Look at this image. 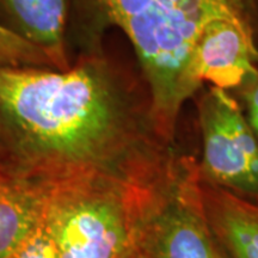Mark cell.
Masks as SVG:
<instances>
[{"label":"cell","instance_id":"1","mask_svg":"<svg viewBox=\"0 0 258 258\" xmlns=\"http://www.w3.org/2000/svg\"><path fill=\"white\" fill-rule=\"evenodd\" d=\"M146 83L101 50L70 69L0 67V167L42 182L134 172L172 156Z\"/></svg>","mask_w":258,"mask_h":258},{"label":"cell","instance_id":"13","mask_svg":"<svg viewBox=\"0 0 258 258\" xmlns=\"http://www.w3.org/2000/svg\"><path fill=\"white\" fill-rule=\"evenodd\" d=\"M129 258H135V257H134V254H133V256H132V257H129Z\"/></svg>","mask_w":258,"mask_h":258},{"label":"cell","instance_id":"11","mask_svg":"<svg viewBox=\"0 0 258 258\" xmlns=\"http://www.w3.org/2000/svg\"><path fill=\"white\" fill-rule=\"evenodd\" d=\"M10 258H59L43 220Z\"/></svg>","mask_w":258,"mask_h":258},{"label":"cell","instance_id":"2","mask_svg":"<svg viewBox=\"0 0 258 258\" xmlns=\"http://www.w3.org/2000/svg\"><path fill=\"white\" fill-rule=\"evenodd\" d=\"M176 156L134 172H90L48 182L43 222L59 258H129Z\"/></svg>","mask_w":258,"mask_h":258},{"label":"cell","instance_id":"5","mask_svg":"<svg viewBox=\"0 0 258 258\" xmlns=\"http://www.w3.org/2000/svg\"><path fill=\"white\" fill-rule=\"evenodd\" d=\"M203 182L258 202V138L227 90L212 86L199 103Z\"/></svg>","mask_w":258,"mask_h":258},{"label":"cell","instance_id":"3","mask_svg":"<svg viewBox=\"0 0 258 258\" xmlns=\"http://www.w3.org/2000/svg\"><path fill=\"white\" fill-rule=\"evenodd\" d=\"M108 18L134 48L151 101L157 134L171 145L183 105L201 84L191 55L213 19L239 18L233 0H98Z\"/></svg>","mask_w":258,"mask_h":258},{"label":"cell","instance_id":"8","mask_svg":"<svg viewBox=\"0 0 258 258\" xmlns=\"http://www.w3.org/2000/svg\"><path fill=\"white\" fill-rule=\"evenodd\" d=\"M47 184L0 167V258H10L41 224Z\"/></svg>","mask_w":258,"mask_h":258},{"label":"cell","instance_id":"7","mask_svg":"<svg viewBox=\"0 0 258 258\" xmlns=\"http://www.w3.org/2000/svg\"><path fill=\"white\" fill-rule=\"evenodd\" d=\"M203 203L222 258H258V202L201 179Z\"/></svg>","mask_w":258,"mask_h":258},{"label":"cell","instance_id":"6","mask_svg":"<svg viewBox=\"0 0 258 258\" xmlns=\"http://www.w3.org/2000/svg\"><path fill=\"white\" fill-rule=\"evenodd\" d=\"M257 50L244 19H213L202 29L191 55L192 77L199 84L233 89L257 73Z\"/></svg>","mask_w":258,"mask_h":258},{"label":"cell","instance_id":"4","mask_svg":"<svg viewBox=\"0 0 258 258\" xmlns=\"http://www.w3.org/2000/svg\"><path fill=\"white\" fill-rule=\"evenodd\" d=\"M135 258H222L203 203L199 163L177 157L148 209Z\"/></svg>","mask_w":258,"mask_h":258},{"label":"cell","instance_id":"9","mask_svg":"<svg viewBox=\"0 0 258 258\" xmlns=\"http://www.w3.org/2000/svg\"><path fill=\"white\" fill-rule=\"evenodd\" d=\"M19 35L50 57L56 70L71 67L64 43L67 0H3Z\"/></svg>","mask_w":258,"mask_h":258},{"label":"cell","instance_id":"12","mask_svg":"<svg viewBox=\"0 0 258 258\" xmlns=\"http://www.w3.org/2000/svg\"><path fill=\"white\" fill-rule=\"evenodd\" d=\"M249 84L244 91L245 103L247 106V121L258 138V73L249 78Z\"/></svg>","mask_w":258,"mask_h":258},{"label":"cell","instance_id":"10","mask_svg":"<svg viewBox=\"0 0 258 258\" xmlns=\"http://www.w3.org/2000/svg\"><path fill=\"white\" fill-rule=\"evenodd\" d=\"M0 67L56 70L49 56L18 32L0 24Z\"/></svg>","mask_w":258,"mask_h":258}]
</instances>
